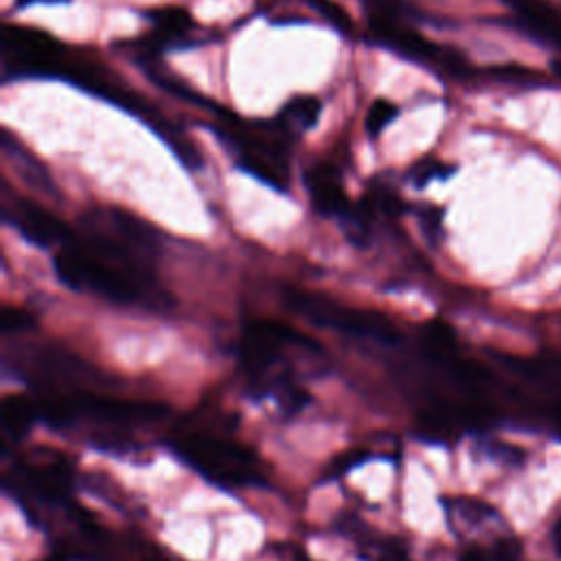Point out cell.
I'll return each mask as SVG.
<instances>
[{
  "label": "cell",
  "instance_id": "6da1fadb",
  "mask_svg": "<svg viewBox=\"0 0 561 561\" xmlns=\"http://www.w3.org/2000/svg\"><path fill=\"white\" fill-rule=\"evenodd\" d=\"M53 267L57 278L75 291H92L121 305H142L147 309H164L169 305L153 272L99 254L72 232L55 254Z\"/></svg>",
  "mask_w": 561,
  "mask_h": 561
},
{
  "label": "cell",
  "instance_id": "7a4b0ae2",
  "mask_svg": "<svg viewBox=\"0 0 561 561\" xmlns=\"http://www.w3.org/2000/svg\"><path fill=\"white\" fill-rule=\"evenodd\" d=\"M178 458L193 467L213 484L237 489L254 486L265 480L263 460L248 445L230 438L186 434L171 443Z\"/></svg>",
  "mask_w": 561,
  "mask_h": 561
},
{
  "label": "cell",
  "instance_id": "3957f363",
  "mask_svg": "<svg viewBox=\"0 0 561 561\" xmlns=\"http://www.w3.org/2000/svg\"><path fill=\"white\" fill-rule=\"evenodd\" d=\"M287 302L298 316L307 318L318 327L335 329L355 337H368L381 344H394L399 337L394 324L383 313L373 309L366 311V309L346 307L324 294L291 289L287 291Z\"/></svg>",
  "mask_w": 561,
  "mask_h": 561
},
{
  "label": "cell",
  "instance_id": "277c9868",
  "mask_svg": "<svg viewBox=\"0 0 561 561\" xmlns=\"http://www.w3.org/2000/svg\"><path fill=\"white\" fill-rule=\"evenodd\" d=\"M4 68L15 75L61 77L66 55L61 44L44 31L7 24L2 28Z\"/></svg>",
  "mask_w": 561,
  "mask_h": 561
},
{
  "label": "cell",
  "instance_id": "5b68a950",
  "mask_svg": "<svg viewBox=\"0 0 561 561\" xmlns=\"http://www.w3.org/2000/svg\"><path fill=\"white\" fill-rule=\"evenodd\" d=\"M4 217L20 230L24 239L42 248L66 243L70 237V230L53 213L31 199H15L4 208Z\"/></svg>",
  "mask_w": 561,
  "mask_h": 561
},
{
  "label": "cell",
  "instance_id": "8992f818",
  "mask_svg": "<svg viewBox=\"0 0 561 561\" xmlns=\"http://www.w3.org/2000/svg\"><path fill=\"white\" fill-rule=\"evenodd\" d=\"M513 9L515 24L535 39L561 48V11L543 0H502Z\"/></svg>",
  "mask_w": 561,
  "mask_h": 561
},
{
  "label": "cell",
  "instance_id": "52a82bcc",
  "mask_svg": "<svg viewBox=\"0 0 561 561\" xmlns=\"http://www.w3.org/2000/svg\"><path fill=\"white\" fill-rule=\"evenodd\" d=\"M305 186L313 210L324 217H340L351 204L342 191L337 173L327 164L309 169L305 173Z\"/></svg>",
  "mask_w": 561,
  "mask_h": 561
},
{
  "label": "cell",
  "instance_id": "ba28073f",
  "mask_svg": "<svg viewBox=\"0 0 561 561\" xmlns=\"http://www.w3.org/2000/svg\"><path fill=\"white\" fill-rule=\"evenodd\" d=\"M2 151L9 158V162L13 164V169L18 171V175L35 191L48 195V197H59L57 186L50 178V173L46 171V167L18 140L13 138L9 131L2 134Z\"/></svg>",
  "mask_w": 561,
  "mask_h": 561
},
{
  "label": "cell",
  "instance_id": "9c48e42d",
  "mask_svg": "<svg viewBox=\"0 0 561 561\" xmlns=\"http://www.w3.org/2000/svg\"><path fill=\"white\" fill-rule=\"evenodd\" d=\"M37 419V403L31 397L9 394L2 401L0 410V434L2 443H18Z\"/></svg>",
  "mask_w": 561,
  "mask_h": 561
},
{
  "label": "cell",
  "instance_id": "30bf717a",
  "mask_svg": "<svg viewBox=\"0 0 561 561\" xmlns=\"http://www.w3.org/2000/svg\"><path fill=\"white\" fill-rule=\"evenodd\" d=\"M320 110H322V103L318 96H311V94H298L294 99H289L283 107V114L278 116V121L289 129H309L318 123L320 118Z\"/></svg>",
  "mask_w": 561,
  "mask_h": 561
},
{
  "label": "cell",
  "instance_id": "8fae6325",
  "mask_svg": "<svg viewBox=\"0 0 561 561\" xmlns=\"http://www.w3.org/2000/svg\"><path fill=\"white\" fill-rule=\"evenodd\" d=\"M445 508L451 517L460 519L467 526H484L489 522H497V511L478 497H451L445 502Z\"/></svg>",
  "mask_w": 561,
  "mask_h": 561
},
{
  "label": "cell",
  "instance_id": "7c38bea8",
  "mask_svg": "<svg viewBox=\"0 0 561 561\" xmlns=\"http://www.w3.org/2000/svg\"><path fill=\"white\" fill-rule=\"evenodd\" d=\"M151 20H153V24L158 26V31H156L153 35H158L160 39H162V37H167V39L184 37V35L191 31V26H193L188 13L182 11V9H178V7L156 9V11L151 13Z\"/></svg>",
  "mask_w": 561,
  "mask_h": 561
},
{
  "label": "cell",
  "instance_id": "4fadbf2b",
  "mask_svg": "<svg viewBox=\"0 0 561 561\" xmlns=\"http://www.w3.org/2000/svg\"><path fill=\"white\" fill-rule=\"evenodd\" d=\"M359 541H364L362 559H366V561H410L405 548L397 539L359 537Z\"/></svg>",
  "mask_w": 561,
  "mask_h": 561
},
{
  "label": "cell",
  "instance_id": "5bb4252c",
  "mask_svg": "<svg viewBox=\"0 0 561 561\" xmlns=\"http://www.w3.org/2000/svg\"><path fill=\"white\" fill-rule=\"evenodd\" d=\"M454 171V167L436 160V158H423L421 162H416L410 171V180L414 182V186H425L430 180H438V178H447Z\"/></svg>",
  "mask_w": 561,
  "mask_h": 561
},
{
  "label": "cell",
  "instance_id": "9a60e30c",
  "mask_svg": "<svg viewBox=\"0 0 561 561\" xmlns=\"http://www.w3.org/2000/svg\"><path fill=\"white\" fill-rule=\"evenodd\" d=\"M394 116H397V105H392L386 99L373 101V105L366 112V131L370 136H377L388 123H392Z\"/></svg>",
  "mask_w": 561,
  "mask_h": 561
},
{
  "label": "cell",
  "instance_id": "2e32d148",
  "mask_svg": "<svg viewBox=\"0 0 561 561\" xmlns=\"http://www.w3.org/2000/svg\"><path fill=\"white\" fill-rule=\"evenodd\" d=\"M309 4H311L320 15H324V20H327L329 24H333L340 33H344V35L353 33V22H351L348 13H346L337 2H333V0H309Z\"/></svg>",
  "mask_w": 561,
  "mask_h": 561
},
{
  "label": "cell",
  "instance_id": "e0dca14e",
  "mask_svg": "<svg viewBox=\"0 0 561 561\" xmlns=\"http://www.w3.org/2000/svg\"><path fill=\"white\" fill-rule=\"evenodd\" d=\"M489 75L497 81L517 83V85H533V83L541 81V77L535 70L524 68V66H497V68H491Z\"/></svg>",
  "mask_w": 561,
  "mask_h": 561
},
{
  "label": "cell",
  "instance_id": "ac0fdd59",
  "mask_svg": "<svg viewBox=\"0 0 561 561\" xmlns=\"http://www.w3.org/2000/svg\"><path fill=\"white\" fill-rule=\"evenodd\" d=\"M0 324L4 333H18V331H26L33 327V316L26 309L20 307H11L7 305L0 313Z\"/></svg>",
  "mask_w": 561,
  "mask_h": 561
},
{
  "label": "cell",
  "instance_id": "d6986e66",
  "mask_svg": "<svg viewBox=\"0 0 561 561\" xmlns=\"http://www.w3.org/2000/svg\"><path fill=\"white\" fill-rule=\"evenodd\" d=\"M419 224L430 241H436L443 230V210L436 206H423L419 213Z\"/></svg>",
  "mask_w": 561,
  "mask_h": 561
},
{
  "label": "cell",
  "instance_id": "ffe728a7",
  "mask_svg": "<svg viewBox=\"0 0 561 561\" xmlns=\"http://www.w3.org/2000/svg\"><path fill=\"white\" fill-rule=\"evenodd\" d=\"M366 458H370V454L366 449H348L344 454H340L335 460H331L329 465V476H340L344 471H348L355 465H362Z\"/></svg>",
  "mask_w": 561,
  "mask_h": 561
},
{
  "label": "cell",
  "instance_id": "44dd1931",
  "mask_svg": "<svg viewBox=\"0 0 561 561\" xmlns=\"http://www.w3.org/2000/svg\"><path fill=\"white\" fill-rule=\"evenodd\" d=\"M456 561H495V550L493 543L482 546V543H471L467 546Z\"/></svg>",
  "mask_w": 561,
  "mask_h": 561
},
{
  "label": "cell",
  "instance_id": "7402d4cb",
  "mask_svg": "<svg viewBox=\"0 0 561 561\" xmlns=\"http://www.w3.org/2000/svg\"><path fill=\"white\" fill-rule=\"evenodd\" d=\"M489 456L502 462H519L522 460V451L515 449L513 445H504V443H489Z\"/></svg>",
  "mask_w": 561,
  "mask_h": 561
},
{
  "label": "cell",
  "instance_id": "603a6c76",
  "mask_svg": "<svg viewBox=\"0 0 561 561\" xmlns=\"http://www.w3.org/2000/svg\"><path fill=\"white\" fill-rule=\"evenodd\" d=\"M550 541H552V548L554 552L561 557V517L552 524V530H550Z\"/></svg>",
  "mask_w": 561,
  "mask_h": 561
},
{
  "label": "cell",
  "instance_id": "cb8c5ba5",
  "mask_svg": "<svg viewBox=\"0 0 561 561\" xmlns=\"http://www.w3.org/2000/svg\"><path fill=\"white\" fill-rule=\"evenodd\" d=\"M33 2H66V0H15L18 7H26V4H33Z\"/></svg>",
  "mask_w": 561,
  "mask_h": 561
},
{
  "label": "cell",
  "instance_id": "d4e9b609",
  "mask_svg": "<svg viewBox=\"0 0 561 561\" xmlns=\"http://www.w3.org/2000/svg\"><path fill=\"white\" fill-rule=\"evenodd\" d=\"M552 68H554V72L561 77V59H557V61L552 64Z\"/></svg>",
  "mask_w": 561,
  "mask_h": 561
}]
</instances>
